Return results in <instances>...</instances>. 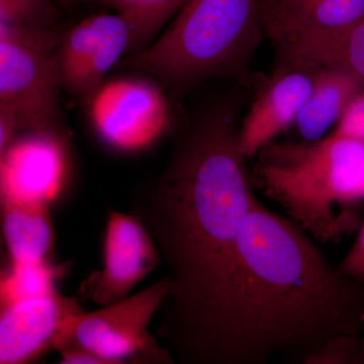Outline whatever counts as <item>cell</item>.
Returning a JSON list of instances; mask_svg holds the SVG:
<instances>
[{
  "label": "cell",
  "instance_id": "cell-2",
  "mask_svg": "<svg viewBox=\"0 0 364 364\" xmlns=\"http://www.w3.org/2000/svg\"><path fill=\"white\" fill-rule=\"evenodd\" d=\"M233 114L203 117L174 143L168 166L132 196L171 287L157 337L181 350L214 299L254 193Z\"/></svg>",
  "mask_w": 364,
  "mask_h": 364
},
{
  "label": "cell",
  "instance_id": "cell-16",
  "mask_svg": "<svg viewBox=\"0 0 364 364\" xmlns=\"http://www.w3.org/2000/svg\"><path fill=\"white\" fill-rule=\"evenodd\" d=\"M364 86L349 74L336 69H318L312 95L299 112L296 124L305 141L324 138L338 124L347 107Z\"/></svg>",
  "mask_w": 364,
  "mask_h": 364
},
{
  "label": "cell",
  "instance_id": "cell-20",
  "mask_svg": "<svg viewBox=\"0 0 364 364\" xmlns=\"http://www.w3.org/2000/svg\"><path fill=\"white\" fill-rule=\"evenodd\" d=\"M361 337L338 335L306 359V364H354Z\"/></svg>",
  "mask_w": 364,
  "mask_h": 364
},
{
  "label": "cell",
  "instance_id": "cell-26",
  "mask_svg": "<svg viewBox=\"0 0 364 364\" xmlns=\"http://www.w3.org/2000/svg\"><path fill=\"white\" fill-rule=\"evenodd\" d=\"M363 318H364V317H363Z\"/></svg>",
  "mask_w": 364,
  "mask_h": 364
},
{
  "label": "cell",
  "instance_id": "cell-13",
  "mask_svg": "<svg viewBox=\"0 0 364 364\" xmlns=\"http://www.w3.org/2000/svg\"><path fill=\"white\" fill-rule=\"evenodd\" d=\"M263 33L274 47L364 16V0H258Z\"/></svg>",
  "mask_w": 364,
  "mask_h": 364
},
{
  "label": "cell",
  "instance_id": "cell-22",
  "mask_svg": "<svg viewBox=\"0 0 364 364\" xmlns=\"http://www.w3.org/2000/svg\"><path fill=\"white\" fill-rule=\"evenodd\" d=\"M338 267L344 274L364 280V210L355 241Z\"/></svg>",
  "mask_w": 364,
  "mask_h": 364
},
{
  "label": "cell",
  "instance_id": "cell-8",
  "mask_svg": "<svg viewBox=\"0 0 364 364\" xmlns=\"http://www.w3.org/2000/svg\"><path fill=\"white\" fill-rule=\"evenodd\" d=\"M134 28L123 14H93L59 36L57 69L62 88L87 100L111 69L130 54Z\"/></svg>",
  "mask_w": 364,
  "mask_h": 364
},
{
  "label": "cell",
  "instance_id": "cell-6",
  "mask_svg": "<svg viewBox=\"0 0 364 364\" xmlns=\"http://www.w3.org/2000/svg\"><path fill=\"white\" fill-rule=\"evenodd\" d=\"M58 40L51 28L0 21V107L13 112L18 132L62 130Z\"/></svg>",
  "mask_w": 364,
  "mask_h": 364
},
{
  "label": "cell",
  "instance_id": "cell-23",
  "mask_svg": "<svg viewBox=\"0 0 364 364\" xmlns=\"http://www.w3.org/2000/svg\"><path fill=\"white\" fill-rule=\"evenodd\" d=\"M358 193L364 203V158L361 163L360 171H359Z\"/></svg>",
  "mask_w": 364,
  "mask_h": 364
},
{
  "label": "cell",
  "instance_id": "cell-14",
  "mask_svg": "<svg viewBox=\"0 0 364 364\" xmlns=\"http://www.w3.org/2000/svg\"><path fill=\"white\" fill-rule=\"evenodd\" d=\"M280 65L336 69L364 86V16L339 28L277 46Z\"/></svg>",
  "mask_w": 364,
  "mask_h": 364
},
{
  "label": "cell",
  "instance_id": "cell-15",
  "mask_svg": "<svg viewBox=\"0 0 364 364\" xmlns=\"http://www.w3.org/2000/svg\"><path fill=\"white\" fill-rule=\"evenodd\" d=\"M1 223L11 265L49 263L54 245L49 205L1 200Z\"/></svg>",
  "mask_w": 364,
  "mask_h": 364
},
{
  "label": "cell",
  "instance_id": "cell-10",
  "mask_svg": "<svg viewBox=\"0 0 364 364\" xmlns=\"http://www.w3.org/2000/svg\"><path fill=\"white\" fill-rule=\"evenodd\" d=\"M160 263L156 244L142 223L134 215L111 210L105 227L102 269L83 280L77 298L102 306L123 301Z\"/></svg>",
  "mask_w": 364,
  "mask_h": 364
},
{
  "label": "cell",
  "instance_id": "cell-21",
  "mask_svg": "<svg viewBox=\"0 0 364 364\" xmlns=\"http://www.w3.org/2000/svg\"><path fill=\"white\" fill-rule=\"evenodd\" d=\"M334 134L364 141V90L347 107Z\"/></svg>",
  "mask_w": 364,
  "mask_h": 364
},
{
  "label": "cell",
  "instance_id": "cell-19",
  "mask_svg": "<svg viewBox=\"0 0 364 364\" xmlns=\"http://www.w3.org/2000/svg\"><path fill=\"white\" fill-rule=\"evenodd\" d=\"M54 14L53 0H0V21L11 25L50 28Z\"/></svg>",
  "mask_w": 364,
  "mask_h": 364
},
{
  "label": "cell",
  "instance_id": "cell-25",
  "mask_svg": "<svg viewBox=\"0 0 364 364\" xmlns=\"http://www.w3.org/2000/svg\"><path fill=\"white\" fill-rule=\"evenodd\" d=\"M63 1H65V2H66V0H63Z\"/></svg>",
  "mask_w": 364,
  "mask_h": 364
},
{
  "label": "cell",
  "instance_id": "cell-9",
  "mask_svg": "<svg viewBox=\"0 0 364 364\" xmlns=\"http://www.w3.org/2000/svg\"><path fill=\"white\" fill-rule=\"evenodd\" d=\"M68 167L63 130L20 131L0 153L1 200L50 205L63 188Z\"/></svg>",
  "mask_w": 364,
  "mask_h": 364
},
{
  "label": "cell",
  "instance_id": "cell-18",
  "mask_svg": "<svg viewBox=\"0 0 364 364\" xmlns=\"http://www.w3.org/2000/svg\"><path fill=\"white\" fill-rule=\"evenodd\" d=\"M56 272L49 263L11 265V270L1 282L2 306L55 291L53 282Z\"/></svg>",
  "mask_w": 364,
  "mask_h": 364
},
{
  "label": "cell",
  "instance_id": "cell-24",
  "mask_svg": "<svg viewBox=\"0 0 364 364\" xmlns=\"http://www.w3.org/2000/svg\"><path fill=\"white\" fill-rule=\"evenodd\" d=\"M354 364H364V335L361 336L360 343H359V348L358 354H356L355 360Z\"/></svg>",
  "mask_w": 364,
  "mask_h": 364
},
{
  "label": "cell",
  "instance_id": "cell-11",
  "mask_svg": "<svg viewBox=\"0 0 364 364\" xmlns=\"http://www.w3.org/2000/svg\"><path fill=\"white\" fill-rule=\"evenodd\" d=\"M80 301L55 289L2 306L0 364L28 363L53 348L67 318L83 312Z\"/></svg>",
  "mask_w": 364,
  "mask_h": 364
},
{
  "label": "cell",
  "instance_id": "cell-4",
  "mask_svg": "<svg viewBox=\"0 0 364 364\" xmlns=\"http://www.w3.org/2000/svg\"><path fill=\"white\" fill-rule=\"evenodd\" d=\"M263 35L258 0H188L162 35L117 67L154 75L177 95L213 77L248 83Z\"/></svg>",
  "mask_w": 364,
  "mask_h": 364
},
{
  "label": "cell",
  "instance_id": "cell-3",
  "mask_svg": "<svg viewBox=\"0 0 364 364\" xmlns=\"http://www.w3.org/2000/svg\"><path fill=\"white\" fill-rule=\"evenodd\" d=\"M255 157L254 184L315 240L338 242L358 231L364 141L334 133L305 142L272 141Z\"/></svg>",
  "mask_w": 364,
  "mask_h": 364
},
{
  "label": "cell",
  "instance_id": "cell-17",
  "mask_svg": "<svg viewBox=\"0 0 364 364\" xmlns=\"http://www.w3.org/2000/svg\"><path fill=\"white\" fill-rule=\"evenodd\" d=\"M188 0H66V2H95L123 14L134 28L130 54L141 51L154 41L166 21L178 13ZM128 56V55H127Z\"/></svg>",
  "mask_w": 364,
  "mask_h": 364
},
{
  "label": "cell",
  "instance_id": "cell-7",
  "mask_svg": "<svg viewBox=\"0 0 364 364\" xmlns=\"http://www.w3.org/2000/svg\"><path fill=\"white\" fill-rule=\"evenodd\" d=\"M85 102L95 135L117 152L148 149L169 129L168 100L162 88L149 79H105Z\"/></svg>",
  "mask_w": 364,
  "mask_h": 364
},
{
  "label": "cell",
  "instance_id": "cell-12",
  "mask_svg": "<svg viewBox=\"0 0 364 364\" xmlns=\"http://www.w3.org/2000/svg\"><path fill=\"white\" fill-rule=\"evenodd\" d=\"M318 69L280 65L260 91L238 130V144L245 159L255 157L265 145L296 123L312 95Z\"/></svg>",
  "mask_w": 364,
  "mask_h": 364
},
{
  "label": "cell",
  "instance_id": "cell-1",
  "mask_svg": "<svg viewBox=\"0 0 364 364\" xmlns=\"http://www.w3.org/2000/svg\"><path fill=\"white\" fill-rule=\"evenodd\" d=\"M253 196L229 264L181 364L305 363L338 335L364 334V280Z\"/></svg>",
  "mask_w": 364,
  "mask_h": 364
},
{
  "label": "cell",
  "instance_id": "cell-5",
  "mask_svg": "<svg viewBox=\"0 0 364 364\" xmlns=\"http://www.w3.org/2000/svg\"><path fill=\"white\" fill-rule=\"evenodd\" d=\"M169 277L93 312L65 321L53 349L58 353L80 350L97 356L102 364H174L168 348L160 346L149 324L168 296Z\"/></svg>",
  "mask_w": 364,
  "mask_h": 364
}]
</instances>
